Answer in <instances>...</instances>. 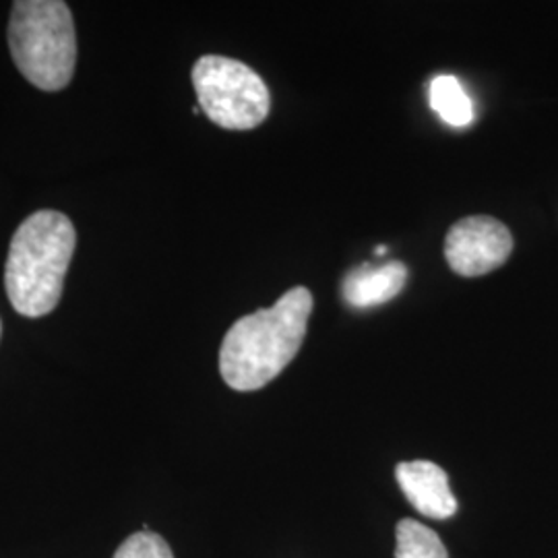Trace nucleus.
<instances>
[{
    "mask_svg": "<svg viewBox=\"0 0 558 558\" xmlns=\"http://www.w3.org/2000/svg\"><path fill=\"white\" fill-rule=\"evenodd\" d=\"M193 85L205 117L230 131H248L269 117L271 96L259 75L240 60L207 54L193 66Z\"/></svg>",
    "mask_w": 558,
    "mask_h": 558,
    "instance_id": "20e7f679",
    "label": "nucleus"
},
{
    "mask_svg": "<svg viewBox=\"0 0 558 558\" xmlns=\"http://www.w3.org/2000/svg\"><path fill=\"white\" fill-rule=\"evenodd\" d=\"M511 251L513 236L509 228L488 216L459 220L445 240L447 263L463 278H478L499 269Z\"/></svg>",
    "mask_w": 558,
    "mask_h": 558,
    "instance_id": "39448f33",
    "label": "nucleus"
},
{
    "mask_svg": "<svg viewBox=\"0 0 558 558\" xmlns=\"http://www.w3.org/2000/svg\"><path fill=\"white\" fill-rule=\"evenodd\" d=\"M396 478L412 507L430 519H449L458 513V500L449 488L445 470L433 461H403L396 470Z\"/></svg>",
    "mask_w": 558,
    "mask_h": 558,
    "instance_id": "423d86ee",
    "label": "nucleus"
},
{
    "mask_svg": "<svg viewBox=\"0 0 558 558\" xmlns=\"http://www.w3.org/2000/svg\"><path fill=\"white\" fill-rule=\"evenodd\" d=\"M405 279L408 267L399 260H389L380 267L360 265L343 279L341 294L354 308L379 306L398 296L405 286Z\"/></svg>",
    "mask_w": 558,
    "mask_h": 558,
    "instance_id": "0eeeda50",
    "label": "nucleus"
},
{
    "mask_svg": "<svg viewBox=\"0 0 558 558\" xmlns=\"http://www.w3.org/2000/svg\"><path fill=\"white\" fill-rule=\"evenodd\" d=\"M430 106L451 126H468L474 120V104L453 75H439L430 81Z\"/></svg>",
    "mask_w": 558,
    "mask_h": 558,
    "instance_id": "6e6552de",
    "label": "nucleus"
},
{
    "mask_svg": "<svg viewBox=\"0 0 558 558\" xmlns=\"http://www.w3.org/2000/svg\"><path fill=\"white\" fill-rule=\"evenodd\" d=\"M313 313V294L292 288L257 313L236 320L221 341L220 373L234 391H257L294 360Z\"/></svg>",
    "mask_w": 558,
    "mask_h": 558,
    "instance_id": "f257e3e1",
    "label": "nucleus"
},
{
    "mask_svg": "<svg viewBox=\"0 0 558 558\" xmlns=\"http://www.w3.org/2000/svg\"><path fill=\"white\" fill-rule=\"evenodd\" d=\"M387 253V246H377L375 248V255H385Z\"/></svg>",
    "mask_w": 558,
    "mask_h": 558,
    "instance_id": "9b49d317",
    "label": "nucleus"
},
{
    "mask_svg": "<svg viewBox=\"0 0 558 558\" xmlns=\"http://www.w3.org/2000/svg\"><path fill=\"white\" fill-rule=\"evenodd\" d=\"M9 48L21 75L41 92L66 87L77 62L75 21L66 2L17 0L9 20Z\"/></svg>",
    "mask_w": 558,
    "mask_h": 558,
    "instance_id": "7ed1b4c3",
    "label": "nucleus"
},
{
    "mask_svg": "<svg viewBox=\"0 0 558 558\" xmlns=\"http://www.w3.org/2000/svg\"><path fill=\"white\" fill-rule=\"evenodd\" d=\"M0 331H2V327H0Z\"/></svg>",
    "mask_w": 558,
    "mask_h": 558,
    "instance_id": "f8f14e48",
    "label": "nucleus"
},
{
    "mask_svg": "<svg viewBox=\"0 0 558 558\" xmlns=\"http://www.w3.org/2000/svg\"><path fill=\"white\" fill-rule=\"evenodd\" d=\"M75 244V228L60 211L41 209L21 223L4 265L7 296L20 315L38 319L57 308Z\"/></svg>",
    "mask_w": 558,
    "mask_h": 558,
    "instance_id": "f03ea898",
    "label": "nucleus"
},
{
    "mask_svg": "<svg viewBox=\"0 0 558 558\" xmlns=\"http://www.w3.org/2000/svg\"><path fill=\"white\" fill-rule=\"evenodd\" d=\"M396 534V558H449L439 534L422 525L416 519H401Z\"/></svg>",
    "mask_w": 558,
    "mask_h": 558,
    "instance_id": "1a4fd4ad",
    "label": "nucleus"
},
{
    "mask_svg": "<svg viewBox=\"0 0 558 558\" xmlns=\"http://www.w3.org/2000/svg\"><path fill=\"white\" fill-rule=\"evenodd\" d=\"M114 558H174V555L166 539L143 530L140 534L124 539Z\"/></svg>",
    "mask_w": 558,
    "mask_h": 558,
    "instance_id": "9d476101",
    "label": "nucleus"
}]
</instances>
